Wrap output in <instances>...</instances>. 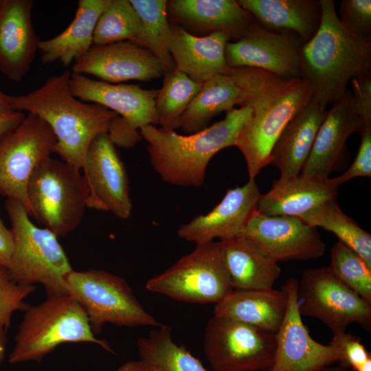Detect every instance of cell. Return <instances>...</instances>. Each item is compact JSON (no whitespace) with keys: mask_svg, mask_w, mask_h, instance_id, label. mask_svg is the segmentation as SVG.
I'll list each match as a JSON object with an SVG mask.
<instances>
[{"mask_svg":"<svg viewBox=\"0 0 371 371\" xmlns=\"http://www.w3.org/2000/svg\"><path fill=\"white\" fill-rule=\"evenodd\" d=\"M70 76L68 70L52 76L27 94L7 95V102L14 111H24L43 120L56 137L54 153L63 161L82 170L93 139L101 133H109L120 115L74 97L69 87Z\"/></svg>","mask_w":371,"mask_h":371,"instance_id":"obj_1","label":"cell"},{"mask_svg":"<svg viewBox=\"0 0 371 371\" xmlns=\"http://www.w3.org/2000/svg\"><path fill=\"white\" fill-rule=\"evenodd\" d=\"M322 19L313 37L301 51L300 78L324 108L341 98L348 82L371 74V37L350 32L341 23L333 0H319Z\"/></svg>","mask_w":371,"mask_h":371,"instance_id":"obj_2","label":"cell"},{"mask_svg":"<svg viewBox=\"0 0 371 371\" xmlns=\"http://www.w3.org/2000/svg\"><path fill=\"white\" fill-rule=\"evenodd\" d=\"M251 114L242 106L203 130L186 135L175 130L154 125L139 129L148 144L151 165L161 179L171 185L199 187L203 185L210 159L221 150L235 146L240 130Z\"/></svg>","mask_w":371,"mask_h":371,"instance_id":"obj_3","label":"cell"},{"mask_svg":"<svg viewBox=\"0 0 371 371\" xmlns=\"http://www.w3.org/2000/svg\"><path fill=\"white\" fill-rule=\"evenodd\" d=\"M312 97L308 82L300 77L282 78L269 73L243 106L251 114L238 133L236 146L243 154L249 179L269 164L270 154L288 123Z\"/></svg>","mask_w":371,"mask_h":371,"instance_id":"obj_4","label":"cell"},{"mask_svg":"<svg viewBox=\"0 0 371 371\" xmlns=\"http://www.w3.org/2000/svg\"><path fill=\"white\" fill-rule=\"evenodd\" d=\"M23 311L8 356L10 363L40 362L64 343H93L113 353L106 341L95 337L84 310L68 294L47 297Z\"/></svg>","mask_w":371,"mask_h":371,"instance_id":"obj_5","label":"cell"},{"mask_svg":"<svg viewBox=\"0 0 371 371\" xmlns=\"http://www.w3.org/2000/svg\"><path fill=\"white\" fill-rule=\"evenodd\" d=\"M5 207L13 237L7 268L12 280L21 285L41 284L47 297L67 295L66 277L73 269L58 236L36 226L19 201L7 198Z\"/></svg>","mask_w":371,"mask_h":371,"instance_id":"obj_6","label":"cell"},{"mask_svg":"<svg viewBox=\"0 0 371 371\" xmlns=\"http://www.w3.org/2000/svg\"><path fill=\"white\" fill-rule=\"evenodd\" d=\"M27 194L31 216L58 237L80 224L88 190L79 168L49 157L32 173Z\"/></svg>","mask_w":371,"mask_h":371,"instance_id":"obj_7","label":"cell"},{"mask_svg":"<svg viewBox=\"0 0 371 371\" xmlns=\"http://www.w3.org/2000/svg\"><path fill=\"white\" fill-rule=\"evenodd\" d=\"M66 290L84 310L95 335L106 323L127 327L163 325L144 309L124 278L104 270L73 269L66 277Z\"/></svg>","mask_w":371,"mask_h":371,"instance_id":"obj_8","label":"cell"},{"mask_svg":"<svg viewBox=\"0 0 371 371\" xmlns=\"http://www.w3.org/2000/svg\"><path fill=\"white\" fill-rule=\"evenodd\" d=\"M146 288L181 302L215 304L233 291L219 242L214 241L196 245Z\"/></svg>","mask_w":371,"mask_h":371,"instance_id":"obj_9","label":"cell"},{"mask_svg":"<svg viewBox=\"0 0 371 371\" xmlns=\"http://www.w3.org/2000/svg\"><path fill=\"white\" fill-rule=\"evenodd\" d=\"M276 342V333L213 315L205 328L203 350L214 371H268Z\"/></svg>","mask_w":371,"mask_h":371,"instance_id":"obj_10","label":"cell"},{"mask_svg":"<svg viewBox=\"0 0 371 371\" xmlns=\"http://www.w3.org/2000/svg\"><path fill=\"white\" fill-rule=\"evenodd\" d=\"M301 316L318 319L333 336L346 333L352 323L371 329V304L345 285L328 267L305 270L297 284Z\"/></svg>","mask_w":371,"mask_h":371,"instance_id":"obj_11","label":"cell"},{"mask_svg":"<svg viewBox=\"0 0 371 371\" xmlns=\"http://www.w3.org/2000/svg\"><path fill=\"white\" fill-rule=\"evenodd\" d=\"M56 144L49 126L32 113L0 139V194L19 201L29 215L28 182L36 168L55 152Z\"/></svg>","mask_w":371,"mask_h":371,"instance_id":"obj_12","label":"cell"},{"mask_svg":"<svg viewBox=\"0 0 371 371\" xmlns=\"http://www.w3.org/2000/svg\"><path fill=\"white\" fill-rule=\"evenodd\" d=\"M303 44L293 32L275 33L258 22L241 38L226 44L225 57L229 68L250 67L282 78L300 77Z\"/></svg>","mask_w":371,"mask_h":371,"instance_id":"obj_13","label":"cell"},{"mask_svg":"<svg viewBox=\"0 0 371 371\" xmlns=\"http://www.w3.org/2000/svg\"><path fill=\"white\" fill-rule=\"evenodd\" d=\"M82 170L88 190L87 207L128 218L132 202L127 174L108 133H101L93 139Z\"/></svg>","mask_w":371,"mask_h":371,"instance_id":"obj_14","label":"cell"},{"mask_svg":"<svg viewBox=\"0 0 371 371\" xmlns=\"http://www.w3.org/2000/svg\"><path fill=\"white\" fill-rule=\"evenodd\" d=\"M269 72L250 67L230 68L203 86L181 116L179 128L187 134L207 127L212 117L235 105L243 106L263 84Z\"/></svg>","mask_w":371,"mask_h":371,"instance_id":"obj_15","label":"cell"},{"mask_svg":"<svg viewBox=\"0 0 371 371\" xmlns=\"http://www.w3.org/2000/svg\"><path fill=\"white\" fill-rule=\"evenodd\" d=\"M297 284L293 278L285 281L287 308L276 333L274 361L268 371H317L340 360L337 346L322 344L311 337L297 308Z\"/></svg>","mask_w":371,"mask_h":371,"instance_id":"obj_16","label":"cell"},{"mask_svg":"<svg viewBox=\"0 0 371 371\" xmlns=\"http://www.w3.org/2000/svg\"><path fill=\"white\" fill-rule=\"evenodd\" d=\"M239 236L261 245L277 262L321 258L326 245L315 227L297 216H268L257 210Z\"/></svg>","mask_w":371,"mask_h":371,"instance_id":"obj_17","label":"cell"},{"mask_svg":"<svg viewBox=\"0 0 371 371\" xmlns=\"http://www.w3.org/2000/svg\"><path fill=\"white\" fill-rule=\"evenodd\" d=\"M74 63L72 73L93 75L109 83L148 81L164 76L157 58L146 48L129 41L93 45Z\"/></svg>","mask_w":371,"mask_h":371,"instance_id":"obj_18","label":"cell"},{"mask_svg":"<svg viewBox=\"0 0 371 371\" xmlns=\"http://www.w3.org/2000/svg\"><path fill=\"white\" fill-rule=\"evenodd\" d=\"M69 87L76 98L113 111L135 130L146 125H158L155 101L159 89L115 85L76 73L71 74Z\"/></svg>","mask_w":371,"mask_h":371,"instance_id":"obj_19","label":"cell"},{"mask_svg":"<svg viewBox=\"0 0 371 371\" xmlns=\"http://www.w3.org/2000/svg\"><path fill=\"white\" fill-rule=\"evenodd\" d=\"M260 196L254 179H249L244 186L228 190L212 211L181 225L177 235L196 245L215 238L222 240L238 237L257 210Z\"/></svg>","mask_w":371,"mask_h":371,"instance_id":"obj_20","label":"cell"},{"mask_svg":"<svg viewBox=\"0 0 371 371\" xmlns=\"http://www.w3.org/2000/svg\"><path fill=\"white\" fill-rule=\"evenodd\" d=\"M368 124L371 123L364 122L360 117L351 91L347 90L327 111L301 174L319 179L329 178L348 137L355 132L360 133Z\"/></svg>","mask_w":371,"mask_h":371,"instance_id":"obj_21","label":"cell"},{"mask_svg":"<svg viewBox=\"0 0 371 371\" xmlns=\"http://www.w3.org/2000/svg\"><path fill=\"white\" fill-rule=\"evenodd\" d=\"M33 5L32 0H0V71L14 82L23 79L38 50Z\"/></svg>","mask_w":371,"mask_h":371,"instance_id":"obj_22","label":"cell"},{"mask_svg":"<svg viewBox=\"0 0 371 371\" xmlns=\"http://www.w3.org/2000/svg\"><path fill=\"white\" fill-rule=\"evenodd\" d=\"M167 15L190 34L222 32L234 41L258 23L234 0H170Z\"/></svg>","mask_w":371,"mask_h":371,"instance_id":"obj_23","label":"cell"},{"mask_svg":"<svg viewBox=\"0 0 371 371\" xmlns=\"http://www.w3.org/2000/svg\"><path fill=\"white\" fill-rule=\"evenodd\" d=\"M170 51L175 69L201 84L229 70L225 57V45L231 40L227 34L198 36L178 25L170 23Z\"/></svg>","mask_w":371,"mask_h":371,"instance_id":"obj_24","label":"cell"},{"mask_svg":"<svg viewBox=\"0 0 371 371\" xmlns=\"http://www.w3.org/2000/svg\"><path fill=\"white\" fill-rule=\"evenodd\" d=\"M333 179L296 176L275 181L271 190L261 194L257 210L268 216L300 217L319 205L337 199Z\"/></svg>","mask_w":371,"mask_h":371,"instance_id":"obj_25","label":"cell"},{"mask_svg":"<svg viewBox=\"0 0 371 371\" xmlns=\"http://www.w3.org/2000/svg\"><path fill=\"white\" fill-rule=\"evenodd\" d=\"M218 242L233 289L273 288L281 269L261 245L242 236Z\"/></svg>","mask_w":371,"mask_h":371,"instance_id":"obj_26","label":"cell"},{"mask_svg":"<svg viewBox=\"0 0 371 371\" xmlns=\"http://www.w3.org/2000/svg\"><path fill=\"white\" fill-rule=\"evenodd\" d=\"M327 111L312 97L308 104L288 123L270 154V163L281 178L301 173Z\"/></svg>","mask_w":371,"mask_h":371,"instance_id":"obj_27","label":"cell"},{"mask_svg":"<svg viewBox=\"0 0 371 371\" xmlns=\"http://www.w3.org/2000/svg\"><path fill=\"white\" fill-rule=\"evenodd\" d=\"M288 291L284 284L281 289H233L215 304L214 316L240 321L276 333L286 313Z\"/></svg>","mask_w":371,"mask_h":371,"instance_id":"obj_28","label":"cell"},{"mask_svg":"<svg viewBox=\"0 0 371 371\" xmlns=\"http://www.w3.org/2000/svg\"><path fill=\"white\" fill-rule=\"evenodd\" d=\"M110 0H80L75 16L67 27L56 36L41 41V61L49 64L60 61L64 66L87 53L93 45L98 19Z\"/></svg>","mask_w":371,"mask_h":371,"instance_id":"obj_29","label":"cell"},{"mask_svg":"<svg viewBox=\"0 0 371 371\" xmlns=\"http://www.w3.org/2000/svg\"><path fill=\"white\" fill-rule=\"evenodd\" d=\"M238 3L268 28L295 32L304 43L319 29V0H238Z\"/></svg>","mask_w":371,"mask_h":371,"instance_id":"obj_30","label":"cell"},{"mask_svg":"<svg viewBox=\"0 0 371 371\" xmlns=\"http://www.w3.org/2000/svg\"><path fill=\"white\" fill-rule=\"evenodd\" d=\"M139 359L156 371H206L185 347L173 341L171 328L162 325L137 341Z\"/></svg>","mask_w":371,"mask_h":371,"instance_id":"obj_31","label":"cell"},{"mask_svg":"<svg viewBox=\"0 0 371 371\" xmlns=\"http://www.w3.org/2000/svg\"><path fill=\"white\" fill-rule=\"evenodd\" d=\"M313 227L333 232L339 241L357 253L371 267V235L339 208L336 199L327 201L300 217Z\"/></svg>","mask_w":371,"mask_h":371,"instance_id":"obj_32","label":"cell"},{"mask_svg":"<svg viewBox=\"0 0 371 371\" xmlns=\"http://www.w3.org/2000/svg\"><path fill=\"white\" fill-rule=\"evenodd\" d=\"M137 12L144 33L146 48L159 60L164 74L175 69L170 54V23L167 0H129Z\"/></svg>","mask_w":371,"mask_h":371,"instance_id":"obj_33","label":"cell"},{"mask_svg":"<svg viewBox=\"0 0 371 371\" xmlns=\"http://www.w3.org/2000/svg\"><path fill=\"white\" fill-rule=\"evenodd\" d=\"M129 41L146 48L140 19L129 0H110L97 22L93 45Z\"/></svg>","mask_w":371,"mask_h":371,"instance_id":"obj_34","label":"cell"},{"mask_svg":"<svg viewBox=\"0 0 371 371\" xmlns=\"http://www.w3.org/2000/svg\"><path fill=\"white\" fill-rule=\"evenodd\" d=\"M202 86L177 69L164 74L155 101L158 125L166 129L179 128L181 116Z\"/></svg>","mask_w":371,"mask_h":371,"instance_id":"obj_35","label":"cell"},{"mask_svg":"<svg viewBox=\"0 0 371 371\" xmlns=\"http://www.w3.org/2000/svg\"><path fill=\"white\" fill-rule=\"evenodd\" d=\"M328 267L345 285L371 304V267L357 253L337 241L331 249Z\"/></svg>","mask_w":371,"mask_h":371,"instance_id":"obj_36","label":"cell"},{"mask_svg":"<svg viewBox=\"0 0 371 371\" xmlns=\"http://www.w3.org/2000/svg\"><path fill=\"white\" fill-rule=\"evenodd\" d=\"M36 289L34 285H21L10 278L8 269L0 266V325L8 329L12 314L24 311L27 306L25 299Z\"/></svg>","mask_w":371,"mask_h":371,"instance_id":"obj_37","label":"cell"},{"mask_svg":"<svg viewBox=\"0 0 371 371\" xmlns=\"http://www.w3.org/2000/svg\"><path fill=\"white\" fill-rule=\"evenodd\" d=\"M339 21L354 34L371 37V1L343 0L339 7Z\"/></svg>","mask_w":371,"mask_h":371,"instance_id":"obj_38","label":"cell"},{"mask_svg":"<svg viewBox=\"0 0 371 371\" xmlns=\"http://www.w3.org/2000/svg\"><path fill=\"white\" fill-rule=\"evenodd\" d=\"M330 344L338 347L341 355L339 366L346 369L352 368L356 371L371 359L370 352L366 350L358 337L345 333L333 336Z\"/></svg>","mask_w":371,"mask_h":371,"instance_id":"obj_39","label":"cell"},{"mask_svg":"<svg viewBox=\"0 0 371 371\" xmlns=\"http://www.w3.org/2000/svg\"><path fill=\"white\" fill-rule=\"evenodd\" d=\"M360 133L361 144L353 163L342 175L333 178L337 187L357 177H371V124H366Z\"/></svg>","mask_w":371,"mask_h":371,"instance_id":"obj_40","label":"cell"},{"mask_svg":"<svg viewBox=\"0 0 371 371\" xmlns=\"http://www.w3.org/2000/svg\"><path fill=\"white\" fill-rule=\"evenodd\" d=\"M353 102L360 117L366 123H371V74L351 80Z\"/></svg>","mask_w":371,"mask_h":371,"instance_id":"obj_41","label":"cell"},{"mask_svg":"<svg viewBox=\"0 0 371 371\" xmlns=\"http://www.w3.org/2000/svg\"><path fill=\"white\" fill-rule=\"evenodd\" d=\"M12 250L13 237L11 229L6 227L0 216V266L6 269L8 267Z\"/></svg>","mask_w":371,"mask_h":371,"instance_id":"obj_42","label":"cell"},{"mask_svg":"<svg viewBox=\"0 0 371 371\" xmlns=\"http://www.w3.org/2000/svg\"><path fill=\"white\" fill-rule=\"evenodd\" d=\"M25 115L21 111L0 113V139L8 133L14 131L23 122Z\"/></svg>","mask_w":371,"mask_h":371,"instance_id":"obj_43","label":"cell"},{"mask_svg":"<svg viewBox=\"0 0 371 371\" xmlns=\"http://www.w3.org/2000/svg\"><path fill=\"white\" fill-rule=\"evenodd\" d=\"M116 371H156L153 368L141 359L132 360L124 363Z\"/></svg>","mask_w":371,"mask_h":371,"instance_id":"obj_44","label":"cell"},{"mask_svg":"<svg viewBox=\"0 0 371 371\" xmlns=\"http://www.w3.org/2000/svg\"><path fill=\"white\" fill-rule=\"evenodd\" d=\"M6 332L7 329L3 326L0 325V363L3 359L5 354L7 345Z\"/></svg>","mask_w":371,"mask_h":371,"instance_id":"obj_45","label":"cell"},{"mask_svg":"<svg viewBox=\"0 0 371 371\" xmlns=\"http://www.w3.org/2000/svg\"><path fill=\"white\" fill-rule=\"evenodd\" d=\"M13 111L7 102V95L0 90V113H10Z\"/></svg>","mask_w":371,"mask_h":371,"instance_id":"obj_46","label":"cell"},{"mask_svg":"<svg viewBox=\"0 0 371 371\" xmlns=\"http://www.w3.org/2000/svg\"><path fill=\"white\" fill-rule=\"evenodd\" d=\"M317 371H348L347 369L338 366H328L326 367L322 368V369L317 370Z\"/></svg>","mask_w":371,"mask_h":371,"instance_id":"obj_47","label":"cell"},{"mask_svg":"<svg viewBox=\"0 0 371 371\" xmlns=\"http://www.w3.org/2000/svg\"><path fill=\"white\" fill-rule=\"evenodd\" d=\"M356 371H371V359L366 361Z\"/></svg>","mask_w":371,"mask_h":371,"instance_id":"obj_48","label":"cell"}]
</instances>
